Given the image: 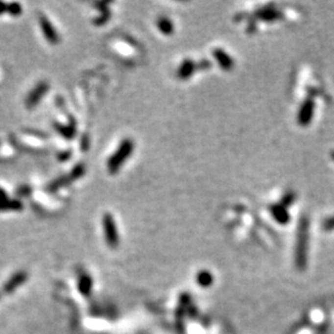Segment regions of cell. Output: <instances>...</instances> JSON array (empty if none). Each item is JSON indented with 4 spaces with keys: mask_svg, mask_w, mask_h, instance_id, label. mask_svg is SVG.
<instances>
[{
    "mask_svg": "<svg viewBox=\"0 0 334 334\" xmlns=\"http://www.w3.org/2000/svg\"><path fill=\"white\" fill-rule=\"evenodd\" d=\"M133 147H134V145L131 140H124L121 143V145H120L118 150L114 154L112 159L109 160V163H108L109 170H111L112 172L117 171L120 167L122 166L124 161L130 157V155L132 154Z\"/></svg>",
    "mask_w": 334,
    "mask_h": 334,
    "instance_id": "cell-1",
    "label": "cell"
},
{
    "mask_svg": "<svg viewBox=\"0 0 334 334\" xmlns=\"http://www.w3.org/2000/svg\"><path fill=\"white\" fill-rule=\"evenodd\" d=\"M307 240H309V225H307L306 218H303L300 222L296 244V261L299 264H303L305 262Z\"/></svg>",
    "mask_w": 334,
    "mask_h": 334,
    "instance_id": "cell-2",
    "label": "cell"
},
{
    "mask_svg": "<svg viewBox=\"0 0 334 334\" xmlns=\"http://www.w3.org/2000/svg\"><path fill=\"white\" fill-rule=\"evenodd\" d=\"M315 112V102L311 98H307L300 107L299 114H297V122L300 126L306 127L311 122Z\"/></svg>",
    "mask_w": 334,
    "mask_h": 334,
    "instance_id": "cell-3",
    "label": "cell"
},
{
    "mask_svg": "<svg viewBox=\"0 0 334 334\" xmlns=\"http://www.w3.org/2000/svg\"><path fill=\"white\" fill-rule=\"evenodd\" d=\"M213 56L215 57L218 65H220L223 70L231 71L234 67L233 57L229 56L226 53V51H224L223 49L217 48L215 50H213Z\"/></svg>",
    "mask_w": 334,
    "mask_h": 334,
    "instance_id": "cell-4",
    "label": "cell"
},
{
    "mask_svg": "<svg viewBox=\"0 0 334 334\" xmlns=\"http://www.w3.org/2000/svg\"><path fill=\"white\" fill-rule=\"evenodd\" d=\"M104 224H105V233H106V238H107L108 243L112 244V246H116L118 237H117L116 226H115V222L113 220L112 215L105 216Z\"/></svg>",
    "mask_w": 334,
    "mask_h": 334,
    "instance_id": "cell-5",
    "label": "cell"
},
{
    "mask_svg": "<svg viewBox=\"0 0 334 334\" xmlns=\"http://www.w3.org/2000/svg\"><path fill=\"white\" fill-rule=\"evenodd\" d=\"M269 211L271 213V215L275 218L276 221L280 224H286L290 221V215L289 212L286 211V207L283 205H273L270 206Z\"/></svg>",
    "mask_w": 334,
    "mask_h": 334,
    "instance_id": "cell-6",
    "label": "cell"
},
{
    "mask_svg": "<svg viewBox=\"0 0 334 334\" xmlns=\"http://www.w3.org/2000/svg\"><path fill=\"white\" fill-rule=\"evenodd\" d=\"M197 67L198 65L194 61L185 60L180 66L179 72H177V76H179V78H181V79H187V78H190L192 74H194V72L197 70Z\"/></svg>",
    "mask_w": 334,
    "mask_h": 334,
    "instance_id": "cell-7",
    "label": "cell"
},
{
    "mask_svg": "<svg viewBox=\"0 0 334 334\" xmlns=\"http://www.w3.org/2000/svg\"><path fill=\"white\" fill-rule=\"evenodd\" d=\"M255 15H257L260 20L266 21V22H273V21H277L283 17V14H281L279 11H277V10H273V9L262 10V11L255 13Z\"/></svg>",
    "mask_w": 334,
    "mask_h": 334,
    "instance_id": "cell-8",
    "label": "cell"
},
{
    "mask_svg": "<svg viewBox=\"0 0 334 334\" xmlns=\"http://www.w3.org/2000/svg\"><path fill=\"white\" fill-rule=\"evenodd\" d=\"M157 25L160 32L165 35H170L173 33V23L168 18H160Z\"/></svg>",
    "mask_w": 334,
    "mask_h": 334,
    "instance_id": "cell-9",
    "label": "cell"
},
{
    "mask_svg": "<svg viewBox=\"0 0 334 334\" xmlns=\"http://www.w3.org/2000/svg\"><path fill=\"white\" fill-rule=\"evenodd\" d=\"M294 198L295 197L293 192H288V194H286V196L283 198V202H281V205H283L284 207L291 205V203H293Z\"/></svg>",
    "mask_w": 334,
    "mask_h": 334,
    "instance_id": "cell-10",
    "label": "cell"
},
{
    "mask_svg": "<svg viewBox=\"0 0 334 334\" xmlns=\"http://www.w3.org/2000/svg\"><path fill=\"white\" fill-rule=\"evenodd\" d=\"M211 281H212L211 276L208 273H203L202 275L199 276V283L201 285H210Z\"/></svg>",
    "mask_w": 334,
    "mask_h": 334,
    "instance_id": "cell-11",
    "label": "cell"
},
{
    "mask_svg": "<svg viewBox=\"0 0 334 334\" xmlns=\"http://www.w3.org/2000/svg\"><path fill=\"white\" fill-rule=\"evenodd\" d=\"M325 227L326 228H332V227H334V217L329 218V220H327L325 222Z\"/></svg>",
    "mask_w": 334,
    "mask_h": 334,
    "instance_id": "cell-12",
    "label": "cell"
},
{
    "mask_svg": "<svg viewBox=\"0 0 334 334\" xmlns=\"http://www.w3.org/2000/svg\"><path fill=\"white\" fill-rule=\"evenodd\" d=\"M91 283H90V279H89L88 278V276H86V278H85V283H82L81 284V286H82V288H83V286H85V292H87L88 291V289H89V285H90Z\"/></svg>",
    "mask_w": 334,
    "mask_h": 334,
    "instance_id": "cell-13",
    "label": "cell"
},
{
    "mask_svg": "<svg viewBox=\"0 0 334 334\" xmlns=\"http://www.w3.org/2000/svg\"><path fill=\"white\" fill-rule=\"evenodd\" d=\"M7 9L8 7L6 6V4H4L3 2H0V14L3 13L4 11H7Z\"/></svg>",
    "mask_w": 334,
    "mask_h": 334,
    "instance_id": "cell-14",
    "label": "cell"
},
{
    "mask_svg": "<svg viewBox=\"0 0 334 334\" xmlns=\"http://www.w3.org/2000/svg\"><path fill=\"white\" fill-rule=\"evenodd\" d=\"M331 158H332V160L334 161V150L331 151Z\"/></svg>",
    "mask_w": 334,
    "mask_h": 334,
    "instance_id": "cell-15",
    "label": "cell"
}]
</instances>
